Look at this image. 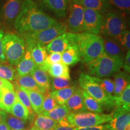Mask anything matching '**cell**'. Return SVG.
I'll return each mask as SVG.
<instances>
[{"label": "cell", "mask_w": 130, "mask_h": 130, "mask_svg": "<svg viewBox=\"0 0 130 130\" xmlns=\"http://www.w3.org/2000/svg\"><path fill=\"white\" fill-rule=\"evenodd\" d=\"M28 96L31 105L34 112L37 115H39L42 113V106L44 99V94L39 92H35L33 90H27L22 89Z\"/></svg>", "instance_id": "cell-27"}, {"label": "cell", "mask_w": 130, "mask_h": 130, "mask_svg": "<svg viewBox=\"0 0 130 130\" xmlns=\"http://www.w3.org/2000/svg\"><path fill=\"white\" fill-rule=\"evenodd\" d=\"M15 70L12 66L0 63V78L7 81H14Z\"/></svg>", "instance_id": "cell-38"}, {"label": "cell", "mask_w": 130, "mask_h": 130, "mask_svg": "<svg viewBox=\"0 0 130 130\" xmlns=\"http://www.w3.org/2000/svg\"><path fill=\"white\" fill-rule=\"evenodd\" d=\"M67 28V26L64 24L57 22L44 30L23 35L26 49H31L36 45L45 46L58 36L66 32Z\"/></svg>", "instance_id": "cell-4"}, {"label": "cell", "mask_w": 130, "mask_h": 130, "mask_svg": "<svg viewBox=\"0 0 130 130\" xmlns=\"http://www.w3.org/2000/svg\"><path fill=\"white\" fill-rule=\"evenodd\" d=\"M16 66L17 75L19 76H24L30 74L34 69L37 67L31 56L30 50L26 49L24 57Z\"/></svg>", "instance_id": "cell-19"}, {"label": "cell", "mask_w": 130, "mask_h": 130, "mask_svg": "<svg viewBox=\"0 0 130 130\" xmlns=\"http://www.w3.org/2000/svg\"><path fill=\"white\" fill-rule=\"evenodd\" d=\"M82 96L84 104L87 111L95 113H102L103 107L95 99L82 89Z\"/></svg>", "instance_id": "cell-31"}, {"label": "cell", "mask_w": 130, "mask_h": 130, "mask_svg": "<svg viewBox=\"0 0 130 130\" xmlns=\"http://www.w3.org/2000/svg\"><path fill=\"white\" fill-rule=\"evenodd\" d=\"M30 74L37 84L45 90V92H50L51 81L49 74L46 71L40 68L36 67L30 73Z\"/></svg>", "instance_id": "cell-20"}, {"label": "cell", "mask_w": 130, "mask_h": 130, "mask_svg": "<svg viewBox=\"0 0 130 130\" xmlns=\"http://www.w3.org/2000/svg\"><path fill=\"white\" fill-rule=\"evenodd\" d=\"M78 34L64 32L58 36L46 46V51L49 53H62L70 46L77 44Z\"/></svg>", "instance_id": "cell-11"}, {"label": "cell", "mask_w": 130, "mask_h": 130, "mask_svg": "<svg viewBox=\"0 0 130 130\" xmlns=\"http://www.w3.org/2000/svg\"><path fill=\"white\" fill-rule=\"evenodd\" d=\"M115 107L130 109V86L128 85L118 96H114Z\"/></svg>", "instance_id": "cell-33"}, {"label": "cell", "mask_w": 130, "mask_h": 130, "mask_svg": "<svg viewBox=\"0 0 130 130\" xmlns=\"http://www.w3.org/2000/svg\"><path fill=\"white\" fill-rule=\"evenodd\" d=\"M117 42L121 46L123 51H129L130 49V32L129 30L124 31L118 38Z\"/></svg>", "instance_id": "cell-39"}, {"label": "cell", "mask_w": 130, "mask_h": 130, "mask_svg": "<svg viewBox=\"0 0 130 130\" xmlns=\"http://www.w3.org/2000/svg\"><path fill=\"white\" fill-rule=\"evenodd\" d=\"M14 81L15 82L16 86L20 88L33 90L42 94L46 93L45 90H43L37 84L30 75H27L24 76H19L18 75H16Z\"/></svg>", "instance_id": "cell-18"}, {"label": "cell", "mask_w": 130, "mask_h": 130, "mask_svg": "<svg viewBox=\"0 0 130 130\" xmlns=\"http://www.w3.org/2000/svg\"><path fill=\"white\" fill-rule=\"evenodd\" d=\"M22 0H6L2 9V17L6 21H12L17 17L21 10Z\"/></svg>", "instance_id": "cell-15"}, {"label": "cell", "mask_w": 130, "mask_h": 130, "mask_svg": "<svg viewBox=\"0 0 130 130\" xmlns=\"http://www.w3.org/2000/svg\"><path fill=\"white\" fill-rule=\"evenodd\" d=\"M0 95H1V92H0Z\"/></svg>", "instance_id": "cell-50"}, {"label": "cell", "mask_w": 130, "mask_h": 130, "mask_svg": "<svg viewBox=\"0 0 130 130\" xmlns=\"http://www.w3.org/2000/svg\"><path fill=\"white\" fill-rule=\"evenodd\" d=\"M77 44L81 60L86 64L95 60L104 53L103 38L100 36L87 32L78 34Z\"/></svg>", "instance_id": "cell-2"}, {"label": "cell", "mask_w": 130, "mask_h": 130, "mask_svg": "<svg viewBox=\"0 0 130 130\" xmlns=\"http://www.w3.org/2000/svg\"><path fill=\"white\" fill-rule=\"evenodd\" d=\"M79 84L81 89L100 102L103 107L111 108L115 107L114 96L107 95L98 84L95 77L84 73L81 74Z\"/></svg>", "instance_id": "cell-5"}, {"label": "cell", "mask_w": 130, "mask_h": 130, "mask_svg": "<svg viewBox=\"0 0 130 130\" xmlns=\"http://www.w3.org/2000/svg\"><path fill=\"white\" fill-rule=\"evenodd\" d=\"M72 86V82L71 79L57 77L53 78L51 84V87L52 92L60 90L64 88L71 87Z\"/></svg>", "instance_id": "cell-37"}, {"label": "cell", "mask_w": 130, "mask_h": 130, "mask_svg": "<svg viewBox=\"0 0 130 130\" xmlns=\"http://www.w3.org/2000/svg\"><path fill=\"white\" fill-rule=\"evenodd\" d=\"M111 119V115L95 113L92 112L70 113L66 120L74 128H87L109 123Z\"/></svg>", "instance_id": "cell-7"}, {"label": "cell", "mask_w": 130, "mask_h": 130, "mask_svg": "<svg viewBox=\"0 0 130 130\" xmlns=\"http://www.w3.org/2000/svg\"><path fill=\"white\" fill-rule=\"evenodd\" d=\"M30 130H39V129H37L36 128H35V127H34V126H32V127L31 128V129H30Z\"/></svg>", "instance_id": "cell-49"}, {"label": "cell", "mask_w": 130, "mask_h": 130, "mask_svg": "<svg viewBox=\"0 0 130 130\" xmlns=\"http://www.w3.org/2000/svg\"><path fill=\"white\" fill-rule=\"evenodd\" d=\"M57 125L58 122L54 121L41 113L37 115L33 126L39 130H53Z\"/></svg>", "instance_id": "cell-30"}, {"label": "cell", "mask_w": 130, "mask_h": 130, "mask_svg": "<svg viewBox=\"0 0 130 130\" xmlns=\"http://www.w3.org/2000/svg\"><path fill=\"white\" fill-rule=\"evenodd\" d=\"M12 83H11L9 81L6 80V79H2L0 78V92H1L2 89L4 88V87H13Z\"/></svg>", "instance_id": "cell-46"}, {"label": "cell", "mask_w": 130, "mask_h": 130, "mask_svg": "<svg viewBox=\"0 0 130 130\" xmlns=\"http://www.w3.org/2000/svg\"><path fill=\"white\" fill-rule=\"evenodd\" d=\"M65 105L68 107L71 113H77L87 112V110L83 99L82 89L77 88L75 92L68 100Z\"/></svg>", "instance_id": "cell-14"}, {"label": "cell", "mask_w": 130, "mask_h": 130, "mask_svg": "<svg viewBox=\"0 0 130 130\" xmlns=\"http://www.w3.org/2000/svg\"><path fill=\"white\" fill-rule=\"evenodd\" d=\"M0 130H10L8 127L7 125L4 122L1 121L0 122Z\"/></svg>", "instance_id": "cell-47"}, {"label": "cell", "mask_w": 130, "mask_h": 130, "mask_svg": "<svg viewBox=\"0 0 130 130\" xmlns=\"http://www.w3.org/2000/svg\"><path fill=\"white\" fill-rule=\"evenodd\" d=\"M122 68L126 72L129 73L130 72V51L126 52L125 57L123 60Z\"/></svg>", "instance_id": "cell-44"}, {"label": "cell", "mask_w": 130, "mask_h": 130, "mask_svg": "<svg viewBox=\"0 0 130 130\" xmlns=\"http://www.w3.org/2000/svg\"><path fill=\"white\" fill-rule=\"evenodd\" d=\"M16 100L14 86L2 89L0 95V110L10 113L11 108Z\"/></svg>", "instance_id": "cell-13"}, {"label": "cell", "mask_w": 130, "mask_h": 130, "mask_svg": "<svg viewBox=\"0 0 130 130\" xmlns=\"http://www.w3.org/2000/svg\"><path fill=\"white\" fill-rule=\"evenodd\" d=\"M57 22L41 10L32 0H24L16 18L14 27L23 36L44 30Z\"/></svg>", "instance_id": "cell-1"}, {"label": "cell", "mask_w": 130, "mask_h": 130, "mask_svg": "<svg viewBox=\"0 0 130 130\" xmlns=\"http://www.w3.org/2000/svg\"><path fill=\"white\" fill-rule=\"evenodd\" d=\"M104 51L108 56L124 59L122 49L116 39L104 37L103 38Z\"/></svg>", "instance_id": "cell-17"}, {"label": "cell", "mask_w": 130, "mask_h": 130, "mask_svg": "<svg viewBox=\"0 0 130 130\" xmlns=\"http://www.w3.org/2000/svg\"><path fill=\"white\" fill-rule=\"evenodd\" d=\"M70 113L69 110L65 105H58L51 111L42 114L54 121L59 122L66 119Z\"/></svg>", "instance_id": "cell-29"}, {"label": "cell", "mask_w": 130, "mask_h": 130, "mask_svg": "<svg viewBox=\"0 0 130 130\" xmlns=\"http://www.w3.org/2000/svg\"><path fill=\"white\" fill-rule=\"evenodd\" d=\"M30 51L31 56L37 67L42 68L44 66L48 56L46 47L36 45L31 49H27Z\"/></svg>", "instance_id": "cell-25"}, {"label": "cell", "mask_w": 130, "mask_h": 130, "mask_svg": "<svg viewBox=\"0 0 130 130\" xmlns=\"http://www.w3.org/2000/svg\"><path fill=\"white\" fill-rule=\"evenodd\" d=\"M2 121L7 125L10 130H25V122L19 119L16 118L10 113L4 111L1 112Z\"/></svg>", "instance_id": "cell-26"}, {"label": "cell", "mask_w": 130, "mask_h": 130, "mask_svg": "<svg viewBox=\"0 0 130 130\" xmlns=\"http://www.w3.org/2000/svg\"><path fill=\"white\" fill-rule=\"evenodd\" d=\"M76 89V86H74L67 88L53 91L51 92V93L58 105H65L68 100L75 92Z\"/></svg>", "instance_id": "cell-28"}, {"label": "cell", "mask_w": 130, "mask_h": 130, "mask_svg": "<svg viewBox=\"0 0 130 130\" xmlns=\"http://www.w3.org/2000/svg\"><path fill=\"white\" fill-rule=\"evenodd\" d=\"M10 114L24 122H27L29 119L28 110L18 100H16L11 108Z\"/></svg>", "instance_id": "cell-34"}, {"label": "cell", "mask_w": 130, "mask_h": 130, "mask_svg": "<svg viewBox=\"0 0 130 130\" xmlns=\"http://www.w3.org/2000/svg\"><path fill=\"white\" fill-rule=\"evenodd\" d=\"M95 79L102 90L107 95L113 96L115 86H114V82L112 79L110 78H101L98 77H95Z\"/></svg>", "instance_id": "cell-35"}, {"label": "cell", "mask_w": 130, "mask_h": 130, "mask_svg": "<svg viewBox=\"0 0 130 130\" xmlns=\"http://www.w3.org/2000/svg\"><path fill=\"white\" fill-rule=\"evenodd\" d=\"M3 51L6 60L16 66L25 54V43L22 37L14 34H7L3 38Z\"/></svg>", "instance_id": "cell-6"}, {"label": "cell", "mask_w": 130, "mask_h": 130, "mask_svg": "<svg viewBox=\"0 0 130 130\" xmlns=\"http://www.w3.org/2000/svg\"><path fill=\"white\" fill-rule=\"evenodd\" d=\"M104 16L92 9L84 7L83 31L98 35L101 32Z\"/></svg>", "instance_id": "cell-10"}, {"label": "cell", "mask_w": 130, "mask_h": 130, "mask_svg": "<svg viewBox=\"0 0 130 130\" xmlns=\"http://www.w3.org/2000/svg\"><path fill=\"white\" fill-rule=\"evenodd\" d=\"M126 29L124 14L118 12H108L104 17L101 32L108 38L116 39Z\"/></svg>", "instance_id": "cell-8"}, {"label": "cell", "mask_w": 130, "mask_h": 130, "mask_svg": "<svg viewBox=\"0 0 130 130\" xmlns=\"http://www.w3.org/2000/svg\"><path fill=\"white\" fill-rule=\"evenodd\" d=\"M14 91L16 96V98L19 102L27 108L29 113V119H31L34 116V112L32 110L30 100L27 93L22 88L15 86Z\"/></svg>", "instance_id": "cell-32"}, {"label": "cell", "mask_w": 130, "mask_h": 130, "mask_svg": "<svg viewBox=\"0 0 130 130\" xmlns=\"http://www.w3.org/2000/svg\"><path fill=\"white\" fill-rule=\"evenodd\" d=\"M61 61V53H53L48 55L46 58L45 64H51ZM44 65V66H45Z\"/></svg>", "instance_id": "cell-41"}, {"label": "cell", "mask_w": 130, "mask_h": 130, "mask_svg": "<svg viewBox=\"0 0 130 130\" xmlns=\"http://www.w3.org/2000/svg\"><path fill=\"white\" fill-rule=\"evenodd\" d=\"M83 13L84 7L79 0H73L68 20V27L71 32L77 34L83 31Z\"/></svg>", "instance_id": "cell-9"}, {"label": "cell", "mask_w": 130, "mask_h": 130, "mask_svg": "<svg viewBox=\"0 0 130 130\" xmlns=\"http://www.w3.org/2000/svg\"><path fill=\"white\" fill-rule=\"evenodd\" d=\"M106 1L111 8L115 7L122 12H129L130 0H106Z\"/></svg>", "instance_id": "cell-40"}, {"label": "cell", "mask_w": 130, "mask_h": 130, "mask_svg": "<svg viewBox=\"0 0 130 130\" xmlns=\"http://www.w3.org/2000/svg\"><path fill=\"white\" fill-rule=\"evenodd\" d=\"M80 60V54L77 44L70 46L61 53V62L67 66L77 64Z\"/></svg>", "instance_id": "cell-24"}, {"label": "cell", "mask_w": 130, "mask_h": 130, "mask_svg": "<svg viewBox=\"0 0 130 130\" xmlns=\"http://www.w3.org/2000/svg\"><path fill=\"white\" fill-rule=\"evenodd\" d=\"M114 96H118L128 85H129V76L126 72H116L114 76Z\"/></svg>", "instance_id": "cell-22"}, {"label": "cell", "mask_w": 130, "mask_h": 130, "mask_svg": "<svg viewBox=\"0 0 130 130\" xmlns=\"http://www.w3.org/2000/svg\"><path fill=\"white\" fill-rule=\"evenodd\" d=\"M79 2L83 7L96 11L102 15L111 9L106 0H79Z\"/></svg>", "instance_id": "cell-23"}, {"label": "cell", "mask_w": 130, "mask_h": 130, "mask_svg": "<svg viewBox=\"0 0 130 130\" xmlns=\"http://www.w3.org/2000/svg\"><path fill=\"white\" fill-rule=\"evenodd\" d=\"M1 112H2V110H0V122L2 121V116H1Z\"/></svg>", "instance_id": "cell-48"}, {"label": "cell", "mask_w": 130, "mask_h": 130, "mask_svg": "<svg viewBox=\"0 0 130 130\" xmlns=\"http://www.w3.org/2000/svg\"><path fill=\"white\" fill-rule=\"evenodd\" d=\"M130 109L117 107L111 114L109 123L113 130H130Z\"/></svg>", "instance_id": "cell-12"}, {"label": "cell", "mask_w": 130, "mask_h": 130, "mask_svg": "<svg viewBox=\"0 0 130 130\" xmlns=\"http://www.w3.org/2000/svg\"><path fill=\"white\" fill-rule=\"evenodd\" d=\"M123 60L111 57L105 53L102 54L95 60L87 64L89 74L93 77L104 78L116 74L122 68Z\"/></svg>", "instance_id": "cell-3"}, {"label": "cell", "mask_w": 130, "mask_h": 130, "mask_svg": "<svg viewBox=\"0 0 130 130\" xmlns=\"http://www.w3.org/2000/svg\"><path fill=\"white\" fill-rule=\"evenodd\" d=\"M53 130H75V128L71 126L66 119L58 122V125Z\"/></svg>", "instance_id": "cell-42"}, {"label": "cell", "mask_w": 130, "mask_h": 130, "mask_svg": "<svg viewBox=\"0 0 130 130\" xmlns=\"http://www.w3.org/2000/svg\"><path fill=\"white\" fill-rule=\"evenodd\" d=\"M58 104L51 95V92H46L44 94V99L42 106V113H46L54 108Z\"/></svg>", "instance_id": "cell-36"}, {"label": "cell", "mask_w": 130, "mask_h": 130, "mask_svg": "<svg viewBox=\"0 0 130 130\" xmlns=\"http://www.w3.org/2000/svg\"><path fill=\"white\" fill-rule=\"evenodd\" d=\"M75 130H113L109 123H105V124L100 125L91 126L87 128H75Z\"/></svg>", "instance_id": "cell-43"}, {"label": "cell", "mask_w": 130, "mask_h": 130, "mask_svg": "<svg viewBox=\"0 0 130 130\" xmlns=\"http://www.w3.org/2000/svg\"><path fill=\"white\" fill-rule=\"evenodd\" d=\"M4 36V32L0 30V62L5 63L6 61L3 47V38Z\"/></svg>", "instance_id": "cell-45"}, {"label": "cell", "mask_w": 130, "mask_h": 130, "mask_svg": "<svg viewBox=\"0 0 130 130\" xmlns=\"http://www.w3.org/2000/svg\"><path fill=\"white\" fill-rule=\"evenodd\" d=\"M41 1L59 18H63L66 16L68 7L67 0H41Z\"/></svg>", "instance_id": "cell-21"}, {"label": "cell", "mask_w": 130, "mask_h": 130, "mask_svg": "<svg viewBox=\"0 0 130 130\" xmlns=\"http://www.w3.org/2000/svg\"><path fill=\"white\" fill-rule=\"evenodd\" d=\"M42 69L46 71L48 74L53 78L61 77L71 79L69 67L61 61L54 64H45Z\"/></svg>", "instance_id": "cell-16"}]
</instances>
